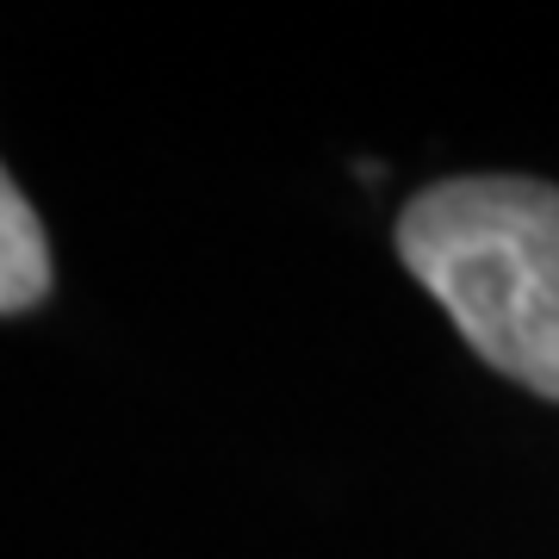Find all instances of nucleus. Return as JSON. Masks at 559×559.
<instances>
[{
	"instance_id": "nucleus-1",
	"label": "nucleus",
	"mask_w": 559,
	"mask_h": 559,
	"mask_svg": "<svg viewBox=\"0 0 559 559\" xmlns=\"http://www.w3.org/2000/svg\"><path fill=\"white\" fill-rule=\"evenodd\" d=\"M399 255L498 373L559 399V187L441 180L404 205Z\"/></svg>"
},
{
	"instance_id": "nucleus-2",
	"label": "nucleus",
	"mask_w": 559,
	"mask_h": 559,
	"mask_svg": "<svg viewBox=\"0 0 559 559\" xmlns=\"http://www.w3.org/2000/svg\"><path fill=\"white\" fill-rule=\"evenodd\" d=\"M50 293V242L13 175L0 168V318L32 311Z\"/></svg>"
}]
</instances>
